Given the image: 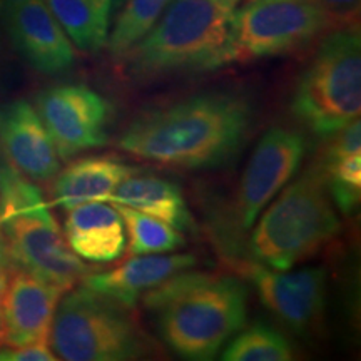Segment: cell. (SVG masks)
Segmentation results:
<instances>
[{"label":"cell","mask_w":361,"mask_h":361,"mask_svg":"<svg viewBox=\"0 0 361 361\" xmlns=\"http://www.w3.org/2000/svg\"><path fill=\"white\" fill-rule=\"evenodd\" d=\"M116 207L129 234V256L162 255V252H173L186 245L183 233L164 221L151 218L128 206Z\"/></svg>","instance_id":"cell-20"},{"label":"cell","mask_w":361,"mask_h":361,"mask_svg":"<svg viewBox=\"0 0 361 361\" xmlns=\"http://www.w3.org/2000/svg\"><path fill=\"white\" fill-rule=\"evenodd\" d=\"M255 117V106L245 94L209 90L139 112L117 146L139 159L169 168H223L245 147Z\"/></svg>","instance_id":"cell-1"},{"label":"cell","mask_w":361,"mask_h":361,"mask_svg":"<svg viewBox=\"0 0 361 361\" xmlns=\"http://www.w3.org/2000/svg\"><path fill=\"white\" fill-rule=\"evenodd\" d=\"M17 54L44 75H62L75 64L74 44L45 0H22L4 17Z\"/></svg>","instance_id":"cell-12"},{"label":"cell","mask_w":361,"mask_h":361,"mask_svg":"<svg viewBox=\"0 0 361 361\" xmlns=\"http://www.w3.org/2000/svg\"><path fill=\"white\" fill-rule=\"evenodd\" d=\"M107 202L128 206L151 218L164 221L180 233L194 231L196 228L180 188L157 176H130L116 188Z\"/></svg>","instance_id":"cell-18"},{"label":"cell","mask_w":361,"mask_h":361,"mask_svg":"<svg viewBox=\"0 0 361 361\" xmlns=\"http://www.w3.org/2000/svg\"><path fill=\"white\" fill-rule=\"evenodd\" d=\"M57 356L47 343H34L27 346H0V361H56Z\"/></svg>","instance_id":"cell-25"},{"label":"cell","mask_w":361,"mask_h":361,"mask_svg":"<svg viewBox=\"0 0 361 361\" xmlns=\"http://www.w3.org/2000/svg\"><path fill=\"white\" fill-rule=\"evenodd\" d=\"M20 2L22 0H0V22L4 20V17L7 16L8 11H12V8Z\"/></svg>","instance_id":"cell-29"},{"label":"cell","mask_w":361,"mask_h":361,"mask_svg":"<svg viewBox=\"0 0 361 361\" xmlns=\"http://www.w3.org/2000/svg\"><path fill=\"white\" fill-rule=\"evenodd\" d=\"M7 274L8 271H0V346H2V303H4V295H6Z\"/></svg>","instance_id":"cell-28"},{"label":"cell","mask_w":361,"mask_h":361,"mask_svg":"<svg viewBox=\"0 0 361 361\" xmlns=\"http://www.w3.org/2000/svg\"><path fill=\"white\" fill-rule=\"evenodd\" d=\"M274 197L252 229L247 251L255 263L290 271L336 238L341 223L319 162Z\"/></svg>","instance_id":"cell-4"},{"label":"cell","mask_w":361,"mask_h":361,"mask_svg":"<svg viewBox=\"0 0 361 361\" xmlns=\"http://www.w3.org/2000/svg\"><path fill=\"white\" fill-rule=\"evenodd\" d=\"M335 29V20L311 0H239L231 62L295 54Z\"/></svg>","instance_id":"cell-8"},{"label":"cell","mask_w":361,"mask_h":361,"mask_svg":"<svg viewBox=\"0 0 361 361\" xmlns=\"http://www.w3.org/2000/svg\"><path fill=\"white\" fill-rule=\"evenodd\" d=\"M223 350L224 361H288L293 360V348L288 338L278 329L256 323L239 329Z\"/></svg>","instance_id":"cell-21"},{"label":"cell","mask_w":361,"mask_h":361,"mask_svg":"<svg viewBox=\"0 0 361 361\" xmlns=\"http://www.w3.org/2000/svg\"><path fill=\"white\" fill-rule=\"evenodd\" d=\"M66 290L12 268L2 303V346L47 343L57 305Z\"/></svg>","instance_id":"cell-13"},{"label":"cell","mask_w":361,"mask_h":361,"mask_svg":"<svg viewBox=\"0 0 361 361\" xmlns=\"http://www.w3.org/2000/svg\"><path fill=\"white\" fill-rule=\"evenodd\" d=\"M241 271L255 284L261 303L293 331L305 335L318 328L326 306V271L323 268L286 273L247 261Z\"/></svg>","instance_id":"cell-11"},{"label":"cell","mask_w":361,"mask_h":361,"mask_svg":"<svg viewBox=\"0 0 361 361\" xmlns=\"http://www.w3.org/2000/svg\"><path fill=\"white\" fill-rule=\"evenodd\" d=\"M326 186L338 209L343 214H353L361 197V152H353L336 159L322 161Z\"/></svg>","instance_id":"cell-23"},{"label":"cell","mask_w":361,"mask_h":361,"mask_svg":"<svg viewBox=\"0 0 361 361\" xmlns=\"http://www.w3.org/2000/svg\"><path fill=\"white\" fill-rule=\"evenodd\" d=\"M111 8L112 0H94V13H96L97 30L104 42V47H106L107 34H109L111 27Z\"/></svg>","instance_id":"cell-26"},{"label":"cell","mask_w":361,"mask_h":361,"mask_svg":"<svg viewBox=\"0 0 361 361\" xmlns=\"http://www.w3.org/2000/svg\"><path fill=\"white\" fill-rule=\"evenodd\" d=\"M0 147L8 166L30 180L47 183L61 171L51 135L25 99L0 104Z\"/></svg>","instance_id":"cell-14"},{"label":"cell","mask_w":361,"mask_h":361,"mask_svg":"<svg viewBox=\"0 0 361 361\" xmlns=\"http://www.w3.org/2000/svg\"><path fill=\"white\" fill-rule=\"evenodd\" d=\"M35 111L61 159L101 147L109 141L112 107L106 97L84 84H62L42 90Z\"/></svg>","instance_id":"cell-10"},{"label":"cell","mask_w":361,"mask_h":361,"mask_svg":"<svg viewBox=\"0 0 361 361\" xmlns=\"http://www.w3.org/2000/svg\"><path fill=\"white\" fill-rule=\"evenodd\" d=\"M13 266V259L11 255V250H8V241L6 233H4L2 223H0V271H11Z\"/></svg>","instance_id":"cell-27"},{"label":"cell","mask_w":361,"mask_h":361,"mask_svg":"<svg viewBox=\"0 0 361 361\" xmlns=\"http://www.w3.org/2000/svg\"><path fill=\"white\" fill-rule=\"evenodd\" d=\"M239 0H171L149 32L121 57L130 78L156 80L231 64Z\"/></svg>","instance_id":"cell-3"},{"label":"cell","mask_w":361,"mask_h":361,"mask_svg":"<svg viewBox=\"0 0 361 361\" xmlns=\"http://www.w3.org/2000/svg\"><path fill=\"white\" fill-rule=\"evenodd\" d=\"M171 0H126L117 13L106 45L111 57L121 59L159 20Z\"/></svg>","instance_id":"cell-19"},{"label":"cell","mask_w":361,"mask_h":361,"mask_svg":"<svg viewBox=\"0 0 361 361\" xmlns=\"http://www.w3.org/2000/svg\"><path fill=\"white\" fill-rule=\"evenodd\" d=\"M335 20L336 27L356 25L360 16V0H311Z\"/></svg>","instance_id":"cell-24"},{"label":"cell","mask_w":361,"mask_h":361,"mask_svg":"<svg viewBox=\"0 0 361 361\" xmlns=\"http://www.w3.org/2000/svg\"><path fill=\"white\" fill-rule=\"evenodd\" d=\"M130 311L82 283L71 288L52 319L54 355L66 361H128L151 355V340Z\"/></svg>","instance_id":"cell-6"},{"label":"cell","mask_w":361,"mask_h":361,"mask_svg":"<svg viewBox=\"0 0 361 361\" xmlns=\"http://www.w3.org/2000/svg\"><path fill=\"white\" fill-rule=\"evenodd\" d=\"M137 173V168L107 156L80 157L52 179V201L62 209L84 202H107L124 179Z\"/></svg>","instance_id":"cell-17"},{"label":"cell","mask_w":361,"mask_h":361,"mask_svg":"<svg viewBox=\"0 0 361 361\" xmlns=\"http://www.w3.org/2000/svg\"><path fill=\"white\" fill-rule=\"evenodd\" d=\"M298 123L326 139L361 112V35L358 24L335 29L322 40L291 99Z\"/></svg>","instance_id":"cell-7"},{"label":"cell","mask_w":361,"mask_h":361,"mask_svg":"<svg viewBox=\"0 0 361 361\" xmlns=\"http://www.w3.org/2000/svg\"><path fill=\"white\" fill-rule=\"evenodd\" d=\"M157 333L180 358L213 360L245 328L247 290L224 274L180 271L142 295Z\"/></svg>","instance_id":"cell-2"},{"label":"cell","mask_w":361,"mask_h":361,"mask_svg":"<svg viewBox=\"0 0 361 361\" xmlns=\"http://www.w3.org/2000/svg\"><path fill=\"white\" fill-rule=\"evenodd\" d=\"M67 211L64 238L80 259L106 264L124 255L126 228L116 206L94 201Z\"/></svg>","instance_id":"cell-16"},{"label":"cell","mask_w":361,"mask_h":361,"mask_svg":"<svg viewBox=\"0 0 361 361\" xmlns=\"http://www.w3.org/2000/svg\"><path fill=\"white\" fill-rule=\"evenodd\" d=\"M0 223L16 268L66 291L92 273L67 245L40 189L8 164H0Z\"/></svg>","instance_id":"cell-5"},{"label":"cell","mask_w":361,"mask_h":361,"mask_svg":"<svg viewBox=\"0 0 361 361\" xmlns=\"http://www.w3.org/2000/svg\"><path fill=\"white\" fill-rule=\"evenodd\" d=\"M306 149L305 135L295 129L276 126L264 133L239 179L228 221L221 226V245L234 246L236 255V246L241 245L245 233L300 169Z\"/></svg>","instance_id":"cell-9"},{"label":"cell","mask_w":361,"mask_h":361,"mask_svg":"<svg viewBox=\"0 0 361 361\" xmlns=\"http://www.w3.org/2000/svg\"><path fill=\"white\" fill-rule=\"evenodd\" d=\"M67 37L84 52H96L104 47L99 35L94 0H45Z\"/></svg>","instance_id":"cell-22"},{"label":"cell","mask_w":361,"mask_h":361,"mask_svg":"<svg viewBox=\"0 0 361 361\" xmlns=\"http://www.w3.org/2000/svg\"><path fill=\"white\" fill-rule=\"evenodd\" d=\"M197 264L194 255H141L126 261L104 273H89L82 278V284L90 290L111 298L126 308L134 310L144 293L159 286L180 271L191 269Z\"/></svg>","instance_id":"cell-15"}]
</instances>
